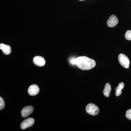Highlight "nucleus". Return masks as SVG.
Returning <instances> with one entry per match:
<instances>
[{"mask_svg": "<svg viewBox=\"0 0 131 131\" xmlns=\"http://www.w3.org/2000/svg\"><path fill=\"white\" fill-rule=\"evenodd\" d=\"M75 64L82 70H89L95 67L96 62L93 59L85 56L78 57L76 59Z\"/></svg>", "mask_w": 131, "mask_h": 131, "instance_id": "f257e3e1", "label": "nucleus"}, {"mask_svg": "<svg viewBox=\"0 0 131 131\" xmlns=\"http://www.w3.org/2000/svg\"><path fill=\"white\" fill-rule=\"evenodd\" d=\"M87 113L91 115L95 116L99 113V109L98 107L93 103H89L86 107Z\"/></svg>", "mask_w": 131, "mask_h": 131, "instance_id": "f03ea898", "label": "nucleus"}, {"mask_svg": "<svg viewBox=\"0 0 131 131\" xmlns=\"http://www.w3.org/2000/svg\"><path fill=\"white\" fill-rule=\"evenodd\" d=\"M119 63L124 68L127 69L129 68L130 60L128 58L125 54H121L118 57Z\"/></svg>", "mask_w": 131, "mask_h": 131, "instance_id": "7ed1b4c3", "label": "nucleus"}, {"mask_svg": "<svg viewBox=\"0 0 131 131\" xmlns=\"http://www.w3.org/2000/svg\"><path fill=\"white\" fill-rule=\"evenodd\" d=\"M34 123V120L33 118H29L24 120L20 125L21 129L24 130L32 126Z\"/></svg>", "mask_w": 131, "mask_h": 131, "instance_id": "20e7f679", "label": "nucleus"}, {"mask_svg": "<svg viewBox=\"0 0 131 131\" xmlns=\"http://www.w3.org/2000/svg\"><path fill=\"white\" fill-rule=\"evenodd\" d=\"M118 23V20L117 16L114 15H111L107 21V25L110 27H114L117 25Z\"/></svg>", "mask_w": 131, "mask_h": 131, "instance_id": "39448f33", "label": "nucleus"}, {"mask_svg": "<svg viewBox=\"0 0 131 131\" xmlns=\"http://www.w3.org/2000/svg\"><path fill=\"white\" fill-rule=\"evenodd\" d=\"M39 91V88L37 85L32 84L28 88V93L31 96H35L37 95Z\"/></svg>", "mask_w": 131, "mask_h": 131, "instance_id": "423d86ee", "label": "nucleus"}, {"mask_svg": "<svg viewBox=\"0 0 131 131\" xmlns=\"http://www.w3.org/2000/svg\"><path fill=\"white\" fill-rule=\"evenodd\" d=\"M33 111V108L30 106H27L24 107L21 111V116L23 118L28 117L32 113Z\"/></svg>", "mask_w": 131, "mask_h": 131, "instance_id": "0eeeda50", "label": "nucleus"}, {"mask_svg": "<svg viewBox=\"0 0 131 131\" xmlns=\"http://www.w3.org/2000/svg\"><path fill=\"white\" fill-rule=\"evenodd\" d=\"M33 62L37 66L42 67L45 64L46 61L42 57H35L33 59Z\"/></svg>", "mask_w": 131, "mask_h": 131, "instance_id": "6e6552de", "label": "nucleus"}, {"mask_svg": "<svg viewBox=\"0 0 131 131\" xmlns=\"http://www.w3.org/2000/svg\"><path fill=\"white\" fill-rule=\"evenodd\" d=\"M0 49L2 50L3 54L5 55H9L11 53V48L10 46L8 45L1 43L0 44Z\"/></svg>", "mask_w": 131, "mask_h": 131, "instance_id": "1a4fd4ad", "label": "nucleus"}, {"mask_svg": "<svg viewBox=\"0 0 131 131\" xmlns=\"http://www.w3.org/2000/svg\"><path fill=\"white\" fill-rule=\"evenodd\" d=\"M111 89H112V88L110 84L108 83H106L105 85V88L103 90V93L104 95L106 97H109L110 96Z\"/></svg>", "mask_w": 131, "mask_h": 131, "instance_id": "9d476101", "label": "nucleus"}, {"mask_svg": "<svg viewBox=\"0 0 131 131\" xmlns=\"http://www.w3.org/2000/svg\"><path fill=\"white\" fill-rule=\"evenodd\" d=\"M124 84L123 82L120 83L118 86L115 88V90L116 91L115 95L118 96H119L122 93V90L124 89Z\"/></svg>", "mask_w": 131, "mask_h": 131, "instance_id": "9b49d317", "label": "nucleus"}, {"mask_svg": "<svg viewBox=\"0 0 131 131\" xmlns=\"http://www.w3.org/2000/svg\"><path fill=\"white\" fill-rule=\"evenodd\" d=\"M125 37L127 40H131V30L127 31L125 34Z\"/></svg>", "mask_w": 131, "mask_h": 131, "instance_id": "f8f14e48", "label": "nucleus"}, {"mask_svg": "<svg viewBox=\"0 0 131 131\" xmlns=\"http://www.w3.org/2000/svg\"><path fill=\"white\" fill-rule=\"evenodd\" d=\"M5 106V103L4 100L1 97H0V110H1L4 108Z\"/></svg>", "mask_w": 131, "mask_h": 131, "instance_id": "ddd939ff", "label": "nucleus"}, {"mask_svg": "<svg viewBox=\"0 0 131 131\" xmlns=\"http://www.w3.org/2000/svg\"><path fill=\"white\" fill-rule=\"evenodd\" d=\"M126 116L128 119L131 120V109H129L126 111Z\"/></svg>", "mask_w": 131, "mask_h": 131, "instance_id": "4468645a", "label": "nucleus"}, {"mask_svg": "<svg viewBox=\"0 0 131 131\" xmlns=\"http://www.w3.org/2000/svg\"><path fill=\"white\" fill-rule=\"evenodd\" d=\"M76 59V58H71L70 59V62L72 64L74 65V64H75Z\"/></svg>", "mask_w": 131, "mask_h": 131, "instance_id": "2eb2a0df", "label": "nucleus"}, {"mask_svg": "<svg viewBox=\"0 0 131 131\" xmlns=\"http://www.w3.org/2000/svg\"><path fill=\"white\" fill-rule=\"evenodd\" d=\"M79 1H84V0H79Z\"/></svg>", "mask_w": 131, "mask_h": 131, "instance_id": "dca6fc26", "label": "nucleus"}]
</instances>
